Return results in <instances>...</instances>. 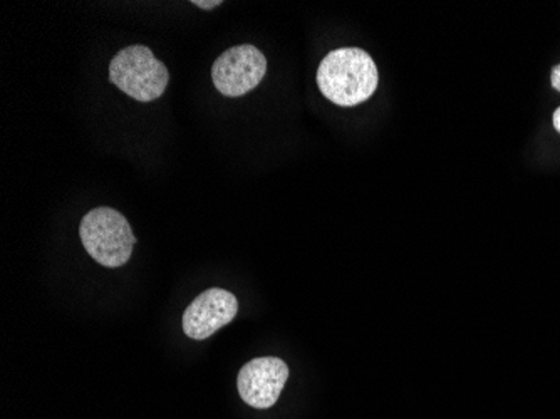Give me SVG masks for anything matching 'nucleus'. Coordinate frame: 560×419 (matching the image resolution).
Wrapping results in <instances>:
<instances>
[{"label": "nucleus", "mask_w": 560, "mask_h": 419, "mask_svg": "<svg viewBox=\"0 0 560 419\" xmlns=\"http://www.w3.org/2000/svg\"><path fill=\"white\" fill-rule=\"evenodd\" d=\"M220 4H222V2H220V0H215V2H206V0H195V2H194V5H197V8H200V9H213Z\"/></svg>", "instance_id": "obj_8"}, {"label": "nucleus", "mask_w": 560, "mask_h": 419, "mask_svg": "<svg viewBox=\"0 0 560 419\" xmlns=\"http://www.w3.org/2000/svg\"><path fill=\"white\" fill-rule=\"evenodd\" d=\"M109 81L131 100L150 103L168 86L170 72L150 47L130 46L119 50L109 65Z\"/></svg>", "instance_id": "obj_3"}, {"label": "nucleus", "mask_w": 560, "mask_h": 419, "mask_svg": "<svg viewBox=\"0 0 560 419\" xmlns=\"http://www.w3.org/2000/svg\"><path fill=\"white\" fill-rule=\"evenodd\" d=\"M553 128L560 133V108L556 109V113H553Z\"/></svg>", "instance_id": "obj_9"}, {"label": "nucleus", "mask_w": 560, "mask_h": 419, "mask_svg": "<svg viewBox=\"0 0 560 419\" xmlns=\"http://www.w3.org/2000/svg\"><path fill=\"white\" fill-rule=\"evenodd\" d=\"M237 314V298L225 289L212 287L185 309L184 333L194 340L209 339Z\"/></svg>", "instance_id": "obj_6"}, {"label": "nucleus", "mask_w": 560, "mask_h": 419, "mask_svg": "<svg viewBox=\"0 0 560 419\" xmlns=\"http://www.w3.org/2000/svg\"><path fill=\"white\" fill-rule=\"evenodd\" d=\"M267 72L266 56L252 44L225 50L212 68L213 86L226 97H238L256 90Z\"/></svg>", "instance_id": "obj_4"}, {"label": "nucleus", "mask_w": 560, "mask_h": 419, "mask_svg": "<svg viewBox=\"0 0 560 419\" xmlns=\"http://www.w3.org/2000/svg\"><path fill=\"white\" fill-rule=\"evenodd\" d=\"M288 380L289 368L282 359H252L238 373V395L252 408L269 409L276 405Z\"/></svg>", "instance_id": "obj_5"}, {"label": "nucleus", "mask_w": 560, "mask_h": 419, "mask_svg": "<svg viewBox=\"0 0 560 419\" xmlns=\"http://www.w3.org/2000/svg\"><path fill=\"white\" fill-rule=\"evenodd\" d=\"M80 237L91 258L108 269L125 266L137 244L128 220L108 207L94 208L84 216Z\"/></svg>", "instance_id": "obj_2"}, {"label": "nucleus", "mask_w": 560, "mask_h": 419, "mask_svg": "<svg viewBox=\"0 0 560 419\" xmlns=\"http://www.w3.org/2000/svg\"><path fill=\"white\" fill-rule=\"evenodd\" d=\"M550 83H552L553 90L560 91V65H557L556 68L552 69Z\"/></svg>", "instance_id": "obj_7"}, {"label": "nucleus", "mask_w": 560, "mask_h": 419, "mask_svg": "<svg viewBox=\"0 0 560 419\" xmlns=\"http://www.w3.org/2000/svg\"><path fill=\"white\" fill-rule=\"evenodd\" d=\"M380 83L376 65L360 47L332 50L317 69V86L330 103L351 108L373 96Z\"/></svg>", "instance_id": "obj_1"}]
</instances>
